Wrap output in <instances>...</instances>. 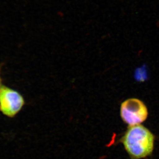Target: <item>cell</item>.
<instances>
[{
	"label": "cell",
	"mask_w": 159,
	"mask_h": 159,
	"mask_svg": "<svg viewBox=\"0 0 159 159\" xmlns=\"http://www.w3.org/2000/svg\"><path fill=\"white\" fill-rule=\"evenodd\" d=\"M1 79H0V89H1Z\"/></svg>",
	"instance_id": "4"
},
{
	"label": "cell",
	"mask_w": 159,
	"mask_h": 159,
	"mask_svg": "<svg viewBox=\"0 0 159 159\" xmlns=\"http://www.w3.org/2000/svg\"><path fill=\"white\" fill-rule=\"evenodd\" d=\"M120 141L130 159L147 158L155 148V135L141 124L128 126Z\"/></svg>",
	"instance_id": "1"
},
{
	"label": "cell",
	"mask_w": 159,
	"mask_h": 159,
	"mask_svg": "<svg viewBox=\"0 0 159 159\" xmlns=\"http://www.w3.org/2000/svg\"><path fill=\"white\" fill-rule=\"evenodd\" d=\"M25 100L18 92L2 86L0 89V110L5 115L15 116L23 107Z\"/></svg>",
	"instance_id": "3"
},
{
	"label": "cell",
	"mask_w": 159,
	"mask_h": 159,
	"mask_svg": "<svg viewBox=\"0 0 159 159\" xmlns=\"http://www.w3.org/2000/svg\"><path fill=\"white\" fill-rule=\"evenodd\" d=\"M120 114L122 121L130 126L142 124L147 119L148 111L142 101L136 98H130L121 104Z\"/></svg>",
	"instance_id": "2"
}]
</instances>
